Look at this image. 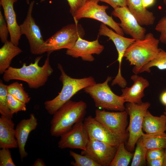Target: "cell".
I'll return each mask as SVG.
<instances>
[{"label":"cell","instance_id":"4316f807","mask_svg":"<svg viewBox=\"0 0 166 166\" xmlns=\"http://www.w3.org/2000/svg\"><path fill=\"white\" fill-rule=\"evenodd\" d=\"M7 89L8 93L20 101L26 104L30 102V97L24 90L22 84L16 81L7 85Z\"/></svg>","mask_w":166,"mask_h":166},{"label":"cell","instance_id":"b9f144b4","mask_svg":"<svg viewBox=\"0 0 166 166\" xmlns=\"http://www.w3.org/2000/svg\"><path fill=\"white\" fill-rule=\"evenodd\" d=\"M163 166H166V147L164 149V161Z\"/></svg>","mask_w":166,"mask_h":166},{"label":"cell","instance_id":"d6986e66","mask_svg":"<svg viewBox=\"0 0 166 166\" xmlns=\"http://www.w3.org/2000/svg\"><path fill=\"white\" fill-rule=\"evenodd\" d=\"M131 79L134 82L133 85L130 87L122 88L121 96L126 102L140 104L142 102V98L144 96V90L149 86V82L146 79L137 74L132 76Z\"/></svg>","mask_w":166,"mask_h":166},{"label":"cell","instance_id":"2e32d148","mask_svg":"<svg viewBox=\"0 0 166 166\" xmlns=\"http://www.w3.org/2000/svg\"><path fill=\"white\" fill-rule=\"evenodd\" d=\"M97 38L92 41H88L79 37L71 49H67L66 54L73 57H81L84 61L92 62L95 60L93 54H100L103 50L104 46L99 42Z\"/></svg>","mask_w":166,"mask_h":166},{"label":"cell","instance_id":"f35d334b","mask_svg":"<svg viewBox=\"0 0 166 166\" xmlns=\"http://www.w3.org/2000/svg\"><path fill=\"white\" fill-rule=\"evenodd\" d=\"M155 0H142V4L145 8L152 6L154 3Z\"/></svg>","mask_w":166,"mask_h":166},{"label":"cell","instance_id":"8d00e7d4","mask_svg":"<svg viewBox=\"0 0 166 166\" xmlns=\"http://www.w3.org/2000/svg\"><path fill=\"white\" fill-rule=\"evenodd\" d=\"M101 1L106 3L113 9L118 6H127L126 0H98Z\"/></svg>","mask_w":166,"mask_h":166},{"label":"cell","instance_id":"e0dca14e","mask_svg":"<svg viewBox=\"0 0 166 166\" xmlns=\"http://www.w3.org/2000/svg\"><path fill=\"white\" fill-rule=\"evenodd\" d=\"M38 124L37 119L34 114L32 113L29 118L21 120L15 128V137L22 161L28 155L25 147L29 134L36 128Z\"/></svg>","mask_w":166,"mask_h":166},{"label":"cell","instance_id":"5b68a950","mask_svg":"<svg viewBox=\"0 0 166 166\" xmlns=\"http://www.w3.org/2000/svg\"><path fill=\"white\" fill-rule=\"evenodd\" d=\"M112 79L108 76L105 81L102 83H96L84 88L83 90L93 99L95 106L99 109L109 110H125L123 97L115 94L108 84Z\"/></svg>","mask_w":166,"mask_h":166},{"label":"cell","instance_id":"3957f363","mask_svg":"<svg viewBox=\"0 0 166 166\" xmlns=\"http://www.w3.org/2000/svg\"><path fill=\"white\" fill-rule=\"evenodd\" d=\"M57 67L61 72L59 79L62 84L61 90L56 97L44 103L47 113L53 115L78 91L96 83L92 76L79 79L72 78L66 73L60 64H58Z\"/></svg>","mask_w":166,"mask_h":166},{"label":"cell","instance_id":"836d02e7","mask_svg":"<svg viewBox=\"0 0 166 166\" xmlns=\"http://www.w3.org/2000/svg\"><path fill=\"white\" fill-rule=\"evenodd\" d=\"M165 12L166 13V10ZM155 30L160 33V41L166 44V16L160 19L156 26Z\"/></svg>","mask_w":166,"mask_h":166},{"label":"cell","instance_id":"f546056e","mask_svg":"<svg viewBox=\"0 0 166 166\" xmlns=\"http://www.w3.org/2000/svg\"><path fill=\"white\" fill-rule=\"evenodd\" d=\"M69 154L74 159L71 164L74 166H100L91 158L86 155L77 154L70 151Z\"/></svg>","mask_w":166,"mask_h":166},{"label":"cell","instance_id":"7a4b0ae2","mask_svg":"<svg viewBox=\"0 0 166 166\" xmlns=\"http://www.w3.org/2000/svg\"><path fill=\"white\" fill-rule=\"evenodd\" d=\"M87 104L81 100H70L53 115L51 121L50 133L53 136H60L69 130L76 123L82 121L86 113Z\"/></svg>","mask_w":166,"mask_h":166},{"label":"cell","instance_id":"e575fe53","mask_svg":"<svg viewBox=\"0 0 166 166\" xmlns=\"http://www.w3.org/2000/svg\"><path fill=\"white\" fill-rule=\"evenodd\" d=\"M164 149L154 148L147 150L146 158L147 161L159 158L164 156Z\"/></svg>","mask_w":166,"mask_h":166},{"label":"cell","instance_id":"8992f818","mask_svg":"<svg viewBox=\"0 0 166 166\" xmlns=\"http://www.w3.org/2000/svg\"><path fill=\"white\" fill-rule=\"evenodd\" d=\"M85 31L78 22L63 26L45 41L40 54L51 52L63 49H70L74 46L79 37L83 38Z\"/></svg>","mask_w":166,"mask_h":166},{"label":"cell","instance_id":"83f0119b","mask_svg":"<svg viewBox=\"0 0 166 166\" xmlns=\"http://www.w3.org/2000/svg\"><path fill=\"white\" fill-rule=\"evenodd\" d=\"M136 147L131 166H142L146 164V154L147 149L144 146L140 137L136 143Z\"/></svg>","mask_w":166,"mask_h":166},{"label":"cell","instance_id":"ee69618b","mask_svg":"<svg viewBox=\"0 0 166 166\" xmlns=\"http://www.w3.org/2000/svg\"><path fill=\"white\" fill-rule=\"evenodd\" d=\"M30 0H26V3L28 4H30Z\"/></svg>","mask_w":166,"mask_h":166},{"label":"cell","instance_id":"52a82bcc","mask_svg":"<svg viewBox=\"0 0 166 166\" xmlns=\"http://www.w3.org/2000/svg\"><path fill=\"white\" fill-rule=\"evenodd\" d=\"M150 106L149 102L140 104L127 102L125 110L129 117V121L127 130L128 133L127 144L128 150L133 151L136 143L144 133L143 131L142 124L144 116Z\"/></svg>","mask_w":166,"mask_h":166},{"label":"cell","instance_id":"ba28073f","mask_svg":"<svg viewBox=\"0 0 166 166\" xmlns=\"http://www.w3.org/2000/svg\"><path fill=\"white\" fill-rule=\"evenodd\" d=\"M99 2L98 0H92L81 7L72 15L74 22H78L83 18L94 19L109 26L117 33L123 36L124 32L119 23L116 22L112 16L107 14L106 11L109 8L108 6L99 5Z\"/></svg>","mask_w":166,"mask_h":166},{"label":"cell","instance_id":"7bdbcfd3","mask_svg":"<svg viewBox=\"0 0 166 166\" xmlns=\"http://www.w3.org/2000/svg\"><path fill=\"white\" fill-rule=\"evenodd\" d=\"M165 111L164 112V114L166 116V106L164 109Z\"/></svg>","mask_w":166,"mask_h":166},{"label":"cell","instance_id":"277c9868","mask_svg":"<svg viewBox=\"0 0 166 166\" xmlns=\"http://www.w3.org/2000/svg\"><path fill=\"white\" fill-rule=\"evenodd\" d=\"M159 42L152 33H149L143 39L136 40L126 49L124 57L130 65H134L132 72L135 74L139 73L144 65L157 56L160 49L158 48Z\"/></svg>","mask_w":166,"mask_h":166},{"label":"cell","instance_id":"f6af8a7d","mask_svg":"<svg viewBox=\"0 0 166 166\" xmlns=\"http://www.w3.org/2000/svg\"><path fill=\"white\" fill-rule=\"evenodd\" d=\"M164 4L166 6V0H164Z\"/></svg>","mask_w":166,"mask_h":166},{"label":"cell","instance_id":"f1b7e54d","mask_svg":"<svg viewBox=\"0 0 166 166\" xmlns=\"http://www.w3.org/2000/svg\"><path fill=\"white\" fill-rule=\"evenodd\" d=\"M7 85L0 81V113L1 115L12 119L13 115L9 108L7 102Z\"/></svg>","mask_w":166,"mask_h":166},{"label":"cell","instance_id":"cb8c5ba5","mask_svg":"<svg viewBox=\"0 0 166 166\" xmlns=\"http://www.w3.org/2000/svg\"><path fill=\"white\" fill-rule=\"evenodd\" d=\"M144 146L147 150L154 148L165 149L166 147V133L148 135L144 133L141 136Z\"/></svg>","mask_w":166,"mask_h":166},{"label":"cell","instance_id":"30bf717a","mask_svg":"<svg viewBox=\"0 0 166 166\" xmlns=\"http://www.w3.org/2000/svg\"><path fill=\"white\" fill-rule=\"evenodd\" d=\"M34 1L29 5L26 18L20 25L21 34L25 35L28 41L30 51L34 54H41V49L44 44L41 30L32 16Z\"/></svg>","mask_w":166,"mask_h":166},{"label":"cell","instance_id":"5bb4252c","mask_svg":"<svg viewBox=\"0 0 166 166\" xmlns=\"http://www.w3.org/2000/svg\"><path fill=\"white\" fill-rule=\"evenodd\" d=\"M112 14L121 21L120 27L124 33L136 40L143 39L146 30L140 25L129 10L127 6H118L114 9Z\"/></svg>","mask_w":166,"mask_h":166},{"label":"cell","instance_id":"9a60e30c","mask_svg":"<svg viewBox=\"0 0 166 166\" xmlns=\"http://www.w3.org/2000/svg\"><path fill=\"white\" fill-rule=\"evenodd\" d=\"M98 35L109 37L114 43L118 53L117 61L119 63V69L117 75L114 80L117 83L124 82L125 79L121 75V69L122 60L125 50L136 39L124 37L109 29L107 25L102 23L100 26Z\"/></svg>","mask_w":166,"mask_h":166},{"label":"cell","instance_id":"d4e9b609","mask_svg":"<svg viewBox=\"0 0 166 166\" xmlns=\"http://www.w3.org/2000/svg\"><path fill=\"white\" fill-rule=\"evenodd\" d=\"M124 142L121 143L117 147L115 155L109 166H127L133 154L126 149Z\"/></svg>","mask_w":166,"mask_h":166},{"label":"cell","instance_id":"ffe728a7","mask_svg":"<svg viewBox=\"0 0 166 166\" xmlns=\"http://www.w3.org/2000/svg\"><path fill=\"white\" fill-rule=\"evenodd\" d=\"M0 148H18L14 124L12 119L2 115L0 117Z\"/></svg>","mask_w":166,"mask_h":166},{"label":"cell","instance_id":"1f68e13d","mask_svg":"<svg viewBox=\"0 0 166 166\" xmlns=\"http://www.w3.org/2000/svg\"><path fill=\"white\" fill-rule=\"evenodd\" d=\"M12 158L9 148H1L0 150V166H16Z\"/></svg>","mask_w":166,"mask_h":166},{"label":"cell","instance_id":"603a6c76","mask_svg":"<svg viewBox=\"0 0 166 166\" xmlns=\"http://www.w3.org/2000/svg\"><path fill=\"white\" fill-rule=\"evenodd\" d=\"M22 50L10 41L4 43L0 49V73L3 74L10 66L13 58Z\"/></svg>","mask_w":166,"mask_h":166},{"label":"cell","instance_id":"484cf974","mask_svg":"<svg viewBox=\"0 0 166 166\" xmlns=\"http://www.w3.org/2000/svg\"><path fill=\"white\" fill-rule=\"evenodd\" d=\"M154 66L160 70L166 69V51L160 49L156 57L144 65L140 70L139 73L144 72L150 73V68Z\"/></svg>","mask_w":166,"mask_h":166},{"label":"cell","instance_id":"4fadbf2b","mask_svg":"<svg viewBox=\"0 0 166 166\" xmlns=\"http://www.w3.org/2000/svg\"><path fill=\"white\" fill-rule=\"evenodd\" d=\"M117 147L89 139L86 149L82 150L81 153L88 156L100 166H109L115 155Z\"/></svg>","mask_w":166,"mask_h":166},{"label":"cell","instance_id":"7c38bea8","mask_svg":"<svg viewBox=\"0 0 166 166\" xmlns=\"http://www.w3.org/2000/svg\"><path fill=\"white\" fill-rule=\"evenodd\" d=\"M58 143L61 149L70 148L86 149L89 138L84 122L81 121L75 124L68 131L63 134Z\"/></svg>","mask_w":166,"mask_h":166},{"label":"cell","instance_id":"d6a6232c","mask_svg":"<svg viewBox=\"0 0 166 166\" xmlns=\"http://www.w3.org/2000/svg\"><path fill=\"white\" fill-rule=\"evenodd\" d=\"M9 31L5 17L0 11V38L1 42L4 43L8 41Z\"/></svg>","mask_w":166,"mask_h":166},{"label":"cell","instance_id":"bcb514c9","mask_svg":"<svg viewBox=\"0 0 166 166\" xmlns=\"http://www.w3.org/2000/svg\"><path fill=\"white\" fill-rule=\"evenodd\" d=\"M45 0H40L41 2H44Z\"/></svg>","mask_w":166,"mask_h":166},{"label":"cell","instance_id":"6da1fadb","mask_svg":"<svg viewBox=\"0 0 166 166\" xmlns=\"http://www.w3.org/2000/svg\"><path fill=\"white\" fill-rule=\"evenodd\" d=\"M49 54L42 66L39 63L42 56L37 57L34 63L29 65L26 63L19 68L10 66L3 73V79L6 82L16 80L26 82L31 89H37L44 86L53 72L49 61Z\"/></svg>","mask_w":166,"mask_h":166},{"label":"cell","instance_id":"7402d4cb","mask_svg":"<svg viewBox=\"0 0 166 166\" xmlns=\"http://www.w3.org/2000/svg\"><path fill=\"white\" fill-rule=\"evenodd\" d=\"M143 130L148 135L164 133L166 131V116H155L148 110L144 118Z\"/></svg>","mask_w":166,"mask_h":166},{"label":"cell","instance_id":"ab89813d","mask_svg":"<svg viewBox=\"0 0 166 166\" xmlns=\"http://www.w3.org/2000/svg\"><path fill=\"white\" fill-rule=\"evenodd\" d=\"M160 100L162 104L166 106V90L163 92L161 94L160 97Z\"/></svg>","mask_w":166,"mask_h":166},{"label":"cell","instance_id":"4dcf8cb0","mask_svg":"<svg viewBox=\"0 0 166 166\" xmlns=\"http://www.w3.org/2000/svg\"><path fill=\"white\" fill-rule=\"evenodd\" d=\"M7 100L9 108L13 115L19 112L26 110V104L9 93L7 95Z\"/></svg>","mask_w":166,"mask_h":166},{"label":"cell","instance_id":"44dd1931","mask_svg":"<svg viewBox=\"0 0 166 166\" xmlns=\"http://www.w3.org/2000/svg\"><path fill=\"white\" fill-rule=\"evenodd\" d=\"M127 6L141 26L152 25L155 18L153 13L144 8L142 0H126Z\"/></svg>","mask_w":166,"mask_h":166},{"label":"cell","instance_id":"74e56055","mask_svg":"<svg viewBox=\"0 0 166 166\" xmlns=\"http://www.w3.org/2000/svg\"><path fill=\"white\" fill-rule=\"evenodd\" d=\"M164 161V156L162 157L147 161V164L149 166H163Z\"/></svg>","mask_w":166,"mask_h":166},{"label":"cell","instance_id":"60d3db41","mask_svg":"<svg viewBox=\"0 0 166 166\" xmlns=\"http://www.w3.org/2000/svg\"><path fill=\"white\" fill-rule=\"evenodd\" d=\"M33 166H45L46 165L43 160L40 158H38L35 160Z\"/></svg>","mask_w":166,"mask_h":166},{"label":"cell","instance_id":"d590c367","mask_svg":"<svg viewBox=\"0 0 166 166\" xmlns=\"http://www.w3.org/2000/svg\"><path fill=\"white\" fill-rule=\"evenodd\" d=\"M92 0H67L70 7V12L73 15L88 2Z\"/></svg>","mask_w":166,"mask_h":166},{"label":"cell","instance_id":"9c48e42d","mask_svg":"<svg viewBox=\"0 0 166 166\" xmlns=\"http://www.w3.org/2000/svg\"><path fill=\"white\" fill-rule=\"evenodd\" d=\"M84 123L89 139L118 147L128 138V133L124 135L115 134L90 115L85 118Z\"/></svg>","mask_w":166,"mask_h":166},{"label":"cell","instance_id":"8fae6325","mask_svg":"<svg viewBox=\"0 0 166 166\" xmlns=\"http://www.w3.org/2000/svg\"><path fill=\"white\" fill-rule=\"evenodd\" d=\"M128 114L125 110L110 112L97 109L95 119L113 133L119 135L128 134L126 128Z\"/></svg>","mask_w":166,"mask_h":166},{"label":"cell","instance_id":"ac0fdd59","mask_svg":"<svg viewBox=\"0 0 166 166\" xmlns=\"http://www.w3.org/2000/svg\"><path fill=\"white\" fill-rule=\"evenodd\" d=\"M18 0H0V5L9 31L10 41L18 46L22 35L20 25L18 23L14 4Z\"/></svg>","mask_w":166,"mask_h":166}]
</instances>
